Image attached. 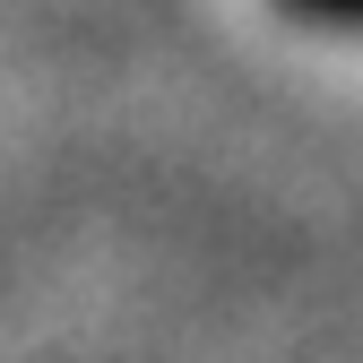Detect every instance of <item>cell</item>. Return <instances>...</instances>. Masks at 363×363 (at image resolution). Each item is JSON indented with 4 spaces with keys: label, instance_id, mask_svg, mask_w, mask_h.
<instances>
[{
    "label": "cell",
    "instance_id": "6da1fadb",
    "mask_svg": "<svg viewBox=\"0 0 363 363\" xmlns=\"http://www.w3.org/2000/svg\"><path fill=\"white\" fill-rule=\"evenodd\" d=\"M286 18H303V26H354L363 35V0H277Z\"/></svg>",
    "mask_w": 363,
    "mask_h": 363
}]
</instances>
